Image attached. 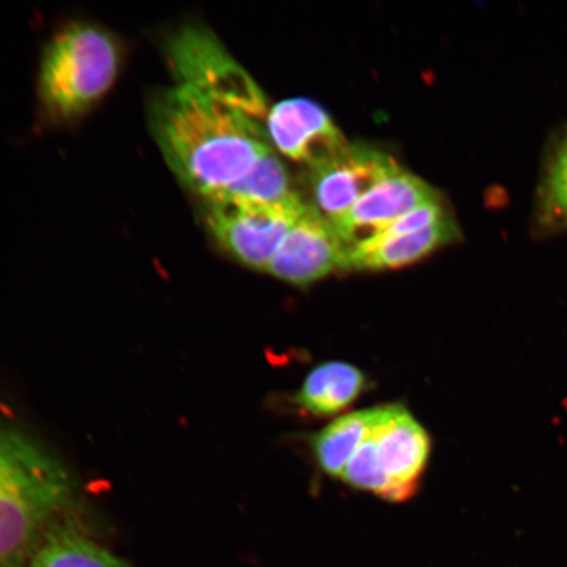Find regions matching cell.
I'll use <instances>...</instances> for the list:
<instances>
[{
  "label": "cell",
  "mask_w": 567,
  "mask_h": 567,
  "mask_svg": "<svg viewBox=\"0 0 567 567\" xmlns=\"http://www.w3.org/2000/svg\"><path fill=\"white\" fill-rule=\"evenodd\" d=\"M151 131L172 172L209 202L272 151L266 123L224 97L176 82L153 97Z\"/></svg>",
  "instance_id": "6da1fadb"
},
{
  "label": "cell",
  "mask_w": 567,
  "mask_h": 567,
  "mask_svg": "<svg viewBox=\"0 0 567 567\" xmlns=\"http://www.w3.org/2000/svg\"><path fill=\"white\" fill-rule=\"evenodd\" d=\"M70 493V478L59 461L0 424V567L25 566Z\"/></svg>",
  "instance_id": "7a4b0ae2"
},
{
  "label": "cell",
  "mask_w": 567,
  "mask_h": 567,
  "mask_svg": "<svg viewBox=\"0 0 567 567\" xmlns=\"http://www.w3.org/2000/svg\"><path fill=\"white\" fill-rule=\"evenodd\" d=\"M123 49L105 28L80 21L63 27L45 48L39 96L48 115L73 122L86 115L115 86Z\"/></svg>",
  "instance_id": "3957f363"
},
{
  "label": "cell",
  "mask_w": 567,
  "mask_h": 567,
  "mask_svg": "<svg viewBox=\"0 0 567 567\" xmlns=\"http://www.w3.org/2000/svg\"><path fill=\"white\" fill-rule=\"evenodd\" d=\"M165 53L174 81L221 96L266 123L264 92L210 31L194 24L177 28L165 42Z\"/></svg>",
  "instance_id": "277c9868"
},
{
  "label": "cell",
  "mask_w": 567,
  "mask_h": 567,
  "mask_svg": "<svg viewBox=\"0 0 567 567\" xmlns=\"http://www.w3.org/2000/svg\"><path fill=\"white\" fill-rule=\"evenodd\" d=\"M305 207L300 196L271 205L205 202L204 221L215 243L234 260L266 272Z\"/></svg>",
  "instance_id": "5b68a950"
},
{
  "label": "cell",
  "mask_w": 567,
  "mask_h": 567,
  "mask_svg": "<svg viewBox=\"0 0 567 567\" xmlns=\"http://www.w3.org/2000/svg\"><path fill=\"white\" fill-rule=\"evenodd\" d=\"M347 247L328 218L313 205L303 212L266 272L296 287H309L332 272L343 271Z\"/></svg>",
  "instance_id": "8992f818"
},
{
  "label": "cell",
  "mask_w": 567,
  "mask_h": 567,
  "mask_svg": "<svg viewBox=\"0 0 567 567\" xmlns=\"http://www.w3.org/2000/svg\"><path fill=\"white\" fill-rule=\"evenodd\" d=\"M267 137L286 157L313 169L339 157L350 146L321 105L309 99H289L272 106L266 120Z\"/></svg>",
  "instance_id": "52a82bcc"
},
{
  "label": "cell",
  "mask_w": 567,
  "mask_h": 567,
  "mask_svg": "<svg viewBox=\"0 0 567 567\" xmlns=\"http://www.w3.org/2000/svg\"><path fill=\"white\" fill-rule=\"evenodd\" d=\"M442 200L430 184L399 168L360 198L344 215L330 221L347 248L365 243L411 210Z\"/></svg>",
  "instance_id": "ba28073f"
},
{
  "label": "cell",
  "mask_w": 567,
  "mask_h": 567,
  "mask_svg": "<svg viewBox=\"0 0 567 567\" xmlns=\"http://www.w3.org/2000/svg\"><path fill=\"white\" fill-rule=\"evenodd\" d=\"M399 168V163L379 148L350 145L339 157L311 172L316 208L332 221Z\"/></svg>",
  "instance_id": "9c48e42d"
},
{
  "label": "cell",
  "mask_w": 567,
  "mask_h": 567,
  "mask_svg": "<svg viewBox=\"0 0 567 567\" xmlns=\"http://www.w3.org/2000/svg\"><path fill=\"white\" fill-rule=\"evenodd\" d=\"M372 435L379 460L394 487V503L405 502L417 484L431 455V439L405 408H379Z\"/></svg>",
  "instance_id": "30bf717a"
},
{
  "label": "cell",
  "mask_w": 567,
  "mask_h": 567,
  "mask_svg": "<svg viewBox=\"0 0 567 567\" xmlns=\"http://www.w3.org/2000/svg\"><path fill=\"white\" fill-rule=\"evenodd\" d=\"M453 217L431 228L406 236L373 238L347 248L343 271L380 272L417 264L432 252L460 239Z\"/></svg>",
  "instance_id": "8fae6325"
},
{
  "label": "cell",
  "mask_w": 567,
  "mask_h": 567,
  "mask_svg": "<svg viewBox=\"0 0 567 567\" xmlns=\"http://www.w3.org/2000/svg\"><path fill=\"white\" fill-rule=\"evenodd\" d=\"M365 388L367 378L359 368L342 361H330L316 367L307 375L296 395V403L307 414L331 416L351 406Z\"/></svg>",
  "instance_id": "7c38bea8"
},
{
  "label": "cell",
  "mask_w": 567,
  "mask_h": 567,
  "mask_svg": "<svg viewBox=\"0 0 567 567\" xmlns=\"http://www.w3.org/2000/svg\"><path fill=\"white\" fill-rule=\"evenodd\" d=\"M535 231L550 236L567 230V125L553 141L538 181Z\"/></svg>",
  "instance_id": "4fadbf2b"
},
{
  "label": "cell",
  "mask_w": 567,
  "mask_h": 567,
  "mask_svg": "<svg viewBox=\"0 0 567 567\" xmlns=\"http://www.w3.org/2000/svg\"><path fill=\"white\" fill-rule=\"evenodd\" d=\"M379 408L357 411L339 417L313 437L317 463L329 476L340 477L347 464L371 436Z\"/></svg>",
  "instance_id": "5bb4252c"
},
{
  "label": "cell",
  "mask_w": 567,
  "mask_h": 567,
  "mask_svg": "<svg viewBox=\"0 0 567 567\" xmlns=\"http://www.w3.org/2000/svg\"><path fill=\"white\" fill-rule=\"evenodd\" d=\"M24 567H130L80 532L59 528L42 538Z\"/></svg>",
  "instance_id": "9a60e30c"
},
{
  "label": "cell",
  "mask_w": 567,
  "mask_h": 567,
  "mask_svg": "<svg viewBox=\"0 0 567 567\" xmlns=\"http://www.w3.org/2000/svg\"><path fill=\"white\" fill-rule=\"evenodd\" d=\"M299 196L290 188L286 166L272 151L261 155L243 179L234 183L224 194L209 202L243 204H280Z\"/></svg>",
  "instance_id": "2e32d148"
},
{
  "label": "cell",
  "mask_w": 567,
  "mask_h": 567,
  "mask_svg": "<svg viewBox=\"0 0 567 567\" xmlns=\"http://www.w3.org/2000/svg\"><path fill=\"white\" fill-rule=\"evenodd\" d=\"M340 477L346 484L359 491L371 492L381 496L382 499L394 503V487L382 470L378 445L372 434L354 452Z\"/></svg>",
  "instance_id": "e0dca14e"
},
{
  "label": "cell",
  "mask_w": 567,
  "mask_h": 567,
  "mask_svg": "<svg viewBox=\"0 0 567 567\" xmlns=\"http://www.w3.org/2000/svg\"><path fill=\"white\" fill-rule=\"evenodd\" d=\"M450 217H452V215L450 210L445 208L443 200L432 202L396 219V221L390 224L385 230H382L373 238L406 236V234L429 229L431 226L441 224Z\"/></svg>",
  "instance_id": "ac0fdd59"
}]
</instances>
